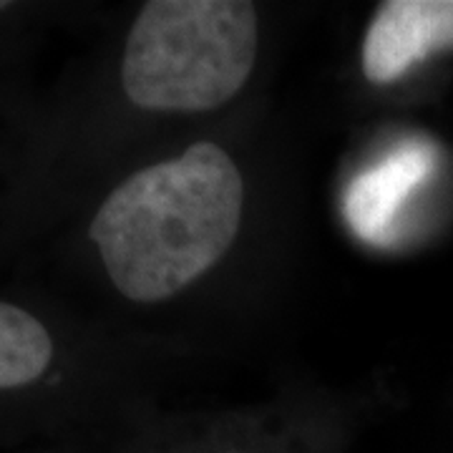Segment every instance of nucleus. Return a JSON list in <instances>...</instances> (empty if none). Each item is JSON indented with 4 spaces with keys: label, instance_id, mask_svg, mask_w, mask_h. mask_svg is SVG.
Here are the masks:
<instances>
[{
    "label": "nucleus",
    "instance_id": "nucleus-4",
    "mask_svg": "<svg viewBox=\"0 0 453 453\" xmlns=\"http://www.w3.org/2000/svg\"><path fill=\"white\" fill-rule=\"evenodd\" d=\"M434 162L431 149L403 146L383 164L357 177L348 192V219L363 240L378 242L408 192L426 177Z\"/></svg>",
    "mask_w": 453,
    "mask_h": 453
},
{
    "label": "nucleus",
    "instance_id": "nucleus-5",
    "mask_svg": "<svg viewBox=\"0 0 453 453\" xmlns=\"http://www.w3.org/2000/svg\"><path fill=\"white\" fill-rule=\"evenodd\" d=\"M53 357L49 330L31 312L11 303L0 305V386L20 388L41 378Z\"/></svg>",
    "mask_w": 453,
    "mask_h": 453
},
{
    "label": "nucleus",
    "instance_id": "nucleus-2",
    "mask_svg": "<svg viewBox=\"0 0 453 453\" xmlns=\"http://www.w3.org/2000/svg\"><path fill=\"white\" fill-rule=\"evenodd\" d=\"M255 56L252 3L154 0L131 26L124 91L151 111H210L242 88Z\"/></svg>",
    "mask_w": 453,
    "mask_h": 453
},
{
    "label": "nucleus",
    "instance_id": "nucleus-1",
    "mask_svg": "<svg viewBox=\"0 0 453 453\" xmlns=\"http://www.w3.org/2000/svg\"><path fill=\"white\" fill-rule=\"evenodd\" d=\"M242 204L234 162L202 142L119 184L91 222V240L121 295L159 303L222 259L237 237Z\"/></svg>",
    "mask_w": 453,
    "mask_h": 453
},
{
    "label": "nucleus",
    "instance_id": "nucleus-3",
    "mask_svg": "<svg viewBox=\"0 0 453 453\" xmlns=\"http://www.w3.org/2000/svg\"><path fill=\"white\" fill-rule=\"evenodd\" d=\"M453 49V0H386L363 43V71L372 83L405 76L431 53Z\"/></svg>",
    "mask_w": 453,
    "mask_h": 453
}]
</instances>
